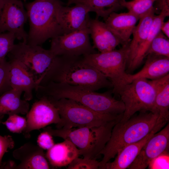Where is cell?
I'll return each instance as SVG.
<instances>
[{"mask_svg":"<svg viewBox=\"0 0 169 169\" xmlns=\"http://www.w3.org/2000/svg\"><path fill=\"white\" fill-rule=\"evenodd\" d=\"M28 15L20 0H0V33H13L17 39L27 44L28 34L24 26Z\"/></svg>","mask_w":169,"mask_h":169,"instance_id":"obj_11","label":"cell"},{"mask_svg":"<svg viewBox=\"0 0 169 169\" xmlns=\"http://www.w3.org/2000/svg\"><path fill=\"white\" fill-rule=\"evenodd\" d=\"M156 0H133L127 1L119 0V3L122 7L125 8L129 12L137 16L140 18L154 8L153 5Z\"/></svg>","mask_w":169,"mask_h":169,"instance_id":"obj_27","label":"cell"},{"mask_svg":"<svg viewBox=\"0 0 169 169\" xmlns=\"http://www.w3.org/2000/svg\"></svg>","mask_w":169,"mask_h":169,"instance_id":"obj_41","label":"cell"},{"mask_svg":"<svg viewBox=\"0 0 169 169\" xmlns=\"http://www.w3.org/2000/svg\"><path fill=\"white\" fill-rule=\"evenodd\" d=\"M76 0H67L68 2L67 3V6H69L70 5V3L73 1Z\"/></svg>","mask_w":169,"mask_h":169,"instance_id":"obj_38","label":"cell"},{"mask_svg":"<svg viewBox=\"0 0 169 169\" xmlns=\"http://www.w3.org/2000/svg\"><path fill=\"white\" fill-rule=\"evenodd\" d=\"M169 153L161 155L153 160L149 164L151 169L169 168Z\"/></svg>","mask_w":169,"mask_h":169,"instance_id":"obj_35","label":"cell"},{"mask_svg":"<svg viewBox=\"0 0 169 169\" xmlns=\"http://www.w3.org/2000/svg\"><path fill=\"white\" fill-rule=\"evenodd\" d=\"M10 69L9 61L0 63V96L12 89L10 82Z\"/></svg>","mask_w":169,"mask_h":169,"instance_id":"obj_32","label":"cell"},{"mask_svg":"<svg viewBox=\"0 0 169 169\" xmlns=\"http://www.w3.org/2000/svg\"><path fill=\"white\" fill-rule=\"evenodd\" d=\"M157 7L160 12H163L169 15V0H156Z\"/></svg>","mask_w":169,"mask_h":169,"instance_id":"obj_36","label":"cell"},{"mask_svg":"<svg viewBox=\"0 0 169 169\" xmlns=\"http://www.w3.org/2000/svg\"><path fill=\"white\" fill-rule=\"evenodd\" d=\"M23 92L13 89L8 90L0 96V116L8 115L27 114L29 104L21 99Z\"/></svg>","mask_w":169,"mask_h":169,"instance_id":"obj_23","label":"cell"},{"mask_svg":"<svg viewBox=\"0 0 169 169\" xmlns=\"http://www.w3.org/2000/svg\"><path fill=\"white\" fill-rule=\"evenodd\" d=\"M88 28L93 40V47L100 53L113 50L120 43L105 23L97 18H90Z\"/></svg>","mask_w":169,"mask_h":169,"instance_id":"obj_19","label":"cell"},{"mask_svg":"<svg viewBox=\"0 0 169 169\" xmlns=\"http://www.w3.org/2000/svg\"><path fill=\"white\" fill-rule=\"evenodd\" d=\"M139 18L133 13H111L105 23L120 40L122 46L131 42L130 37Z\"/></svg>","mask_w":169,"mask_h":169,"instance_id":"obj_17","label":"cell"},{"mask_svg":"<svg viewBox=\"0 0 169 169\" xmlns=\"http://www.w3.org/2000/svg\"><path fill=\"white\" fill-rule=\"evenodd\" d=\"M14 145V142L12 136L0 135V167L3 164L2 161L4 154L8 151V149L13 148Z\"/></svg>","mask_w":169,"mask_h":169,"instance_id":"obj_33","label":"cell"},{"mask_svg":"<svg viewBox=\"0 0 169 169\" xmlns=\"http://www.w3.org/2000/svg\"><path fill=\"white\" fill-rule=\"evenodd\" d=\"M149 80L156 92L155 106L159 114L157 122L165 125L169 119V74Z\"/></svg>","mask_w":169,"mask_h":169,"instance_id":"obj_22","label":"cell"},{"mask_svg":"<svg viewBox=\"0 0 169 169\" xmlns=\"http://www.w3.org/2000/svg\"><path fill=\"white\" fill-rule=\"evenodd\" d=\"M37 97L45 96L58 100L66 98L74 100L98 112L114 115L123 114L125 105L121 100L112 96V90L96 92L78 86L50 82L35 89Z\"/></svg>","mask_w":169,"mask_h":169,"instance_id":"obj_2","label":"cell"},{"mask_svg":"<svg viewBox=\"0 0 169 169\" xmlns=\"http://www.w3.org/2000/svg\"><path fill=\"white\" fill-rule=\"evenodd\" d=\"M89 28L52 38L50 50L56 56H80L97 53L90 42Z\"/></svg>","mask_w":169,"mask_h":169,"instance_id":"obj_10","label":"cell"},{"mask_svg":"<svg viewBox=\"0 0 169 169\" xmlns=\"http://www.w3.org/2000/svg\"><path fill=\"white\" fill-rule=\"evenodd\" d=\"M146 56L143 68L134 74H127L124 85L137 79L153 80L169 74V57L152 54Z\"/></svg>","mask_w":169,"mask_h":169,"instance_id":"obj_18","label":"cell"},{"mask_svg":"<svg viewBox=\"0 0 169 169\" xmlns=\"http://www.w3.org/2000/svg\"><path fill=\"white\" fill-rule=\"evenodd\" d=\"M129 44L119 49L83 56L85 62L94 67L110 81L113 86L112 93L115 94L124 84L127 77L125 68Z\"/></svg>","mask_w":169,"mask_h":169,"instance_id":"obj_7","label":"cell"},{"mask_svg":"<svg viewBox=\"0 0 169 169\" xmlns=\"http://www.w3.org/2000/svg\"><path fill=\"white\" fill-rule=\"evenodd\" d=\"M169 57V40L160 31L150 44L146 53Z\"/></svg>","mask_w":169,"mask_h":169,"instance_id":"obj_28","label":"cell"},{"mask_svg":"<svg viewBox=\"0 0 169 169\" xmlns=\"http://www.w3.org/2000/svg\"><path fill=\"white\" fill-rule=\"evenodd\" d=\"M169 124L154 134L141 149L129 169H145L161 155L169 153Z\"/></svg>","mask_w":169,"mask_h":169,"instance_id":"obj_13","label":"cell"},{"mask_svg":"<svg viewBox=\"0 0 169 169\" xmlns=\"http://www.w3.org/2000/svg\"><path fill=\"white\" fill-rule=\"evenodd\" d=\"M9 78L12 89L24 92V99L31 100L33 97V91L39 85L33 76L24 66L19 61L10 59Z\"/></svg>","mask_w":169,"mask_h":169,"instance_id":"obj_16","label":"cell"},{"mask_svg":"<svg viewBox=\"0 0 169 169\" xmlns=\"http://www.w3.org/2000/svg\"><path fill=\"white\" fill-rule=\"evenodd\" d=\"M73 7L62 6L58 14L59 24L64 34L88 28L90 19L88 8L85 5L76 3Z\"/></svg>","mask_w":169,"mask_h":169,"instance_id":"obj_14","label":"cell"},{"mask_svg":"<svg viewBox=\"0 0 169 169\" xmlns=\"http://www.w3.org/2000/svg\"><path fill=\"white\" fill-rule=\"evenodd\" d=\"M38 145L43 150H48L54 144L52 136L48 132L44 131L41 133L37 138Z\"/></svg>","mask_w":169,"mask_h":169,"instance_id":"obj_34","label":"cell"},{"mask_svg":"<svg viewBox=\"0 0 169 169\" xmlns=\"http://www.w3.org/2000/svg\"><path fill=\"white\" fill-rule=\"evenodd\" d=\"M116 94L120 96L125 108L120 121L128 120L138 111L158 112L155 106V90L149 80H134L122 86Z\"/></svg>","mask_w":169,"mask_h":169,"instance_id":"obj_8","label":"cell"},{"mask_svg":"<svg viewBox=\"0 0 169 169\" xmlns=\"http://www.w3.org/2000/svg\"><path fill=\"white\" fill-rule=\"evenodd\" d=\"M50 82L78 86L92 91L113 88L104 74L84 62L83 56H56L43 74L39 85Z\"/></svg>","mask_w":169,"mask_h":169,"instance_id":"obj_1","label":"cell"},{"mask_svg":"<svg viewBox=\"0 0 169 169\" xmlns=\"http://www.w3.org/2000/svg\"><path fill=\"white\" fill-rule=\"evenodd\" d=\"M45 154L49 163L54 167L67 166L80 156L79 150L67 140L55 144Z\"/></svg>","mask_w":169,"mask_h":169,"instance_id":"obj_20","label":"cell"},{"mask_svg":"<svg viewBox=\"0 0 169 169\" xmlns=\"http://www.w3.org/2000/svg\"><path fill=\"white\" fill-rule=\"evenodd\" d=\"M33 104L27 114V126L23 132L26 138L30 137V132L43 128L52 124L59 123L61 118L57 108L47 96L39 98Z\"/></svg>","mask_w":169,"mask_h":169,"instance_id":"obj_12","label":"cell"},{"mask_svg":"<svg viewBox=\"0 0 169 169\" xmlns=\"http://www.w3.org/2000/svg\"><path fill=\"white\" fill-rule=\"evenodd\" d=\"M168 15L166 13L160 12L155 16L150 30L146 38L139 48L134 59L127 66L128 72H132L137 69L142 63L151 42L157 34L161 31V25Z\"/></svg>","mask_w":169,"mask_h":169,"instance_id":"obj_25","label":"cell"},{"mask_svg":"<svg viewBox=\"0 0 169 169\" xmlns=\"http://www.w3.org/2000/svg\"><path fill=\"white\" fill-rule=\"evenodd\" d=\"M24 1H25L26 0H23Z\"/></svg>","mask_w":169,"mask_h":169,"instance_id":"obj_40","label":"cell"},{"mask_svg":"<svg viewBox=\"0 0 169 169\" xmlns=\"http://www.w3.org/2000/svg\"><path fill=\"white\" fill-rule=\"evenodd\" d=\"M156 11L154 8L139 18L138 24L135 27L132 34L133 39L129 44V53L126 66L132 60L140 46L147 36L155 16Z\"/></svg>","mask_w":169,"mask_h":169,"instance_id":"obj_24","label":"cell"},{"mask_svg":"<svg viewBox=\"0 0 169 169\" xmlns=\"http://www.w3.org/2000/svg\"><path fill=\"white\" fill-rule=\"evenodd\" d=\"M145 137L136 142L127 145L116 155L112 162L106 163L103 169H125L128 168L139 154L148 140L157 132L154 129Z\"/></svg>","mask_w":169,"mask_h":169,"instance_id":"obj_21","label":"cell"},{"mask_svg":"<svg viewBox=\"0 0 169 169\" xmlns=\"http://www.w3.org/2000/svg\"><path fill=\"white\" fill-rule=\"evenodd\" d=\"M60 0H35L25 5L29 21L27 44L39 45L47 39L64 34L58 18Z\"/></svg>","mask_w":169,"mask_h":169,"instance_id":"obj_4","label":"cell"},{"mask_svg":"<svg viewBox=\"0 0 169 169\" xmlns=\"http://www.w3.org/2000/svg\"><path fill=\"white\" fill-rule=\"evenodd\" d=\"M13 157L20 161L16 169H50L44 150L38 145L27 142L13 152Z\"/></svg>","mask_w":169,"mask_h":169,"instance_id":"obj_15","label":"cell"},{"mask_svg":"<svg viewBox=\"0 0 169 169\" xmlns=\"http://www.w3.org/2000/svg\"><path fill=\"white\" fill-rule=\"evenodd\" d=\"M80 3L86 6L90 12H95L97 17H100L105 21L109 15L122 7L119 0H76L70 4Z\"/></svg>","mask_w":169,"mask_h":169,"instance_id":"obj_26","label":"cell"},{"mask_svg":"<svg viewBox=\"0 0 169 169\" xmlns=\"http://www.w3.org/2000/svg\"><path fill=\"white\" fill-rule=\"evenodd\" d=\"M57 109L60 122L57 129H69L84 127L99 126L113 121H120L123 114L114 115L95 111L73 100H55L47 97Z\"/></svg>","mask_w":169,"mask_h":169,"instance_id":"obj_6","label":"cell"},{"mask_svg":"<svg viewBox=\"0 0 169 169\" xmlns=\"http://www.w3.org/2000/svg\"><path fill=\"white\" fill-rule=\"evenodd\" d=\"M119 121H112L99 126L69 129H53L48 126L43 129L52 136L70 141L79 150L80 156L96 159L109 140L113 127Z\"/></svg>","mask_w":169,"mask_h":169,"instance_id":"obj_5","label":"cell"},{"mask_svg":"<svg viewBox=\"0 0 169 169\" xmlns=\"http://www.w3.org/2000/svg\"><path fill=\"white\" fill-rule=\"evenodd\" d=\"M161 31L168 38H169V21H164L161 27Z\"/></svg>","mask_w":169,"mask_h":169,"instance_id":"obj_37","label":"cell"},{"mask_svg":"<svg viewBox=\"0 0 169 169\" xmlns=\"http://www.w3.org/2000/svg\"><path fill=\"white\" fill-rule=\"evenodd\" d=\"M159 116L158 112H140L126 121L116 123L109 140L100 153L103 157L100 161V169H103L105 164L114 158L124 147L147 136L154 127Z\"/></svg>","mask_w":169,"mask_h":169,"instance_id":"obj_3","label":"cell"},{"mask_svg":"<svg viewBox=\"0 0 169 169\" xmlns=\"http://www.w3.org/2000/svg\"><path fill=\"white\" fill-rule=\"evenodd\" d=\"M100 162L96 159L78 157L74 159L68 166L67 169H100Z\"/></svg>","mask_w":169,"mask_h":169,"instance_id":"obj_31","label":"cell"},{"mask_svg":"<svg viewBox=\"0 0 169 169\" xmlns=\"http://www.w3.org/2000/svg\"><path fill=\"white\" fill-rule=\"evenodd\" d=\"M15 38L12 33H0V63L6 61L5 57L13 48Z\"/></svg>","mask_w":169,"mask_h":169,"instance_id":"obj_29","label":"cell"},{"mask_svg":"<svg viewBox=\"0 0 169 169\" xmlns=\"http://www.w3.org/2000/svg\"><path fill=\"white\" fill-rule=\"evenodd\" d=\"M4 116V115L2 116H0V124L2 123V119L3 118Z\"/></svg>","mask_w":169,"mask_h":169,"instance_id":"obj_39","label":"cell"},{"mask_svg":"<svg viewBox=\"0 0 169 169\" xmlns=\"http://www.w3.org/2000/svg\"><path fill=\"white\" fill-rule=\"evenodd\" d=\"M2 123L10 131L16 133H23L26 127L27 124L25 118L16 114L9 115L7 120Z\"/></svg>","mask_w":169,"mask_h":169,"instance_id":"obj_30","label":"cell"},{"mask_svg":"<svg viewBox=\"0 0 169 169\" xmlns=\"http://www.w3.org/2000/svg\"><path fill=\"white\" fill-rule=\"evenodd\" d=\"M8 54L10 59L16 60L21 63L33 76L38 84V80L50 66L56 56L50 49L23 42L15 44Z\"/></svg>","mask_w":169,"mask_h":169,"instance_id":"obj_9","label":"cell"}]
</instances>
